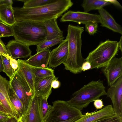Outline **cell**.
<instances>
[{
    "mask_svg": "<svg viewBox=\"0 0 122 122\" xmlns=\"http://www.w3.org/2000/svg\"><path fill=\"white\" fill-rule=\"evenodd\" d=\"M0 56H1V55H0Z\"/></svg>",
    "mask_w": 122,
    "mask_h": 122,
    "instance_id": "obj_47",
    "label": "cell"
},
{
    "mask_svg": "<svg viewBox=\"0 0 122 122\" xmlns=\"http://www.w3.org/2000/svg\"><path fill=\"white\" fill-rule=\"evenodd\" d=\"M0 113H2L6 115H10L7 112L5 108L0 103Z\"/></svg>",
    "mask_w": 122,
    "mask_h": 122,
    "instance_id": "obj_40",
    "label": "cell"
},
{
    "mask_svg": "<svg viewBox=\"0 0 122 122\" xmlns=\"http://www.w3.org/2000/svg\"><path fill=\"white\" fill-rule=\"evenodd\" d=\"M18 122H23L21 119V118L19 119Z\"/></svg>",
    "mask_w": 122,
    "mask_h": 122,
    "instance_id": "obj_45",
    "label": "cell"
},
{
    "mask_svg": "<svg viewBox=\"0 0 122 122\" xmlns=\"http://www.w3.org/2000/svg\"><path fill=\"white\" fill-rule=\"evenodd\" d=\"M115 114L112 105H108L99 111L82 114L80 118L74 122H95Z\"/></svg>",
    "mask_w": 122,
    "mask_h": 122,
    "instance_id": "obj_14",
    "label": "cell"
},
{
    "mask_svg": "<svg viewBox=\"0 0 122 122\" xmlns=\"http://www.w3.org/2000/svg\"><path fill=\"white\" fill-rule=\"evenodd\" d=\"M94 105L96 108L98 109H101L104 106L103 102L102 99H96L94 101Z\"/></svg>",
    "mask_w": 122,
    "mask_h": 122,
    "instance_id": "obj_33",
    "label": "cell"
},
{
    "mask_svg": "<svg viewBox=\"0 0 122 122\" xmlns=\"http://www.w3.org/2000/svg\"><path fill=\"white\" fill-rule=\"evenodd\" d=\"M0 20L11 26L16 22L12 5L6 4L0 5Z\"/></svg>",
    "mask_w": 122,
    "mask_h": 122,
    "instance_id": "obj_21",
    "label": "cell"
},
{
    "mask_svg": "<svg viewBox=\"0 0 122 122\" xmlns=\"http://www.w3.org/2000/svg\"><path fill=\"white\" fill-rule=\"evenodd\" d=\"M119 50L118 42L107 40L101 42L96 48L90 52L85 61L90 63L91 69L102 68L115 57Z\"/></svg>",
    "mask_w": 122,
    "mask_h": 122,
    "instance_id": "obj_5",
    "label": "cell"
},
{
    "mask_svg": "<svg viewBox=\"0 0 122 122\" xmlns=\"http://www.w3.org/2000/svg\"><path fill=\"white\" fill-rule=\"evenodd\" d=\"M106 95L103 81L100 79L93 80L74 92L67 102L69 105L81 111L90 103Z\"/></svg>",
    "mask_w": 122,
    "mask_h": 122,
    "instance_id": "obj_4",
    "label": "cell"
},
{
    "mask_svg": "<svg viewBox=\"0 0 122 122\" xmlns=\"http://www.w3.org/2000/svg\"><path fill=\"white\" fill-rule=\"evenodd\" d=\"M18 67L16 72L35 95L34 83L35 78L34 67L25 60H17Z\"/></svg>",
    "mask_w": 122,
    "mask_h": 122,
    "instance_id": "obj_12",
    "label": "cell"
},
{
    "mask_svg": "<svg viewBox=\"0 0 122 122\" xmlns=\"http://www.w3.org/2000/svg\"><path fill=\"white\" fill-rule=\"evenodd\" d=\"M73 4L71 0H56L53 3L41 6L14 7L13 9L16 21L30 20L43 22L59 18Z\"/></svg>",
    "mask_w": 122,
    "mask_h": 122,
    "instance_id": "obj_1",
    "label": "cell"
},
{
    "mask_svg": "<svg viewBox=\"0 0 122 122\" xmlns=\"http://www.w3.org/2000/svg\"><path fill=\"white\" fill-rule=\"evenodd\" d=\"M0 57V72L3 71V65L2 61Z\"/></svg>",
    "mask_w": 122,
    "mask_h": 122,
    "instance_id": "obj_44",
    "label": "cell"
},
{
    "mask_svg": "<svg viewBox=\"0 0 122 122\" xmlns=\"http://www.w3.org/2000/svg\"><path fill=\"white\" fill-rule=\"evenodd\" d=\"M95 122H122V117L115 114L113 116Z\"/></svg>",
    "mask_w": 122,
    "mask_h": 122,
    "instance_id": "obj_31",
    "label": "cell"
},
{
    "mask_svg": "<svg viewBox=\"0 0 122 122\" xmlns=\"http://www.w3.org/2000/svg\"><path fill=\"white\" fill-rule=\"evenodd\" d=\"M13 30L11 26L0 20V38L13 36Z\"/></svg>",
    "mask_w": 122,
    "mask_h": 122,
    "instance_id": "obj_29",
    "label": "cell"
},
{
    "mask_svg": "<svg viewBox=\"0 0 122 122\" xmlns=\"http://www.w3.org/2000/svg\"><path fill=\"white\" fill-rule=\"evenodd\" d=\"M13 3V1L11 0H1V4H6L12 5Z\"/></svg>",
    "mask_w": 122,
    "mask_h": 122,
    "instance_id": "obj_42",
    "label": "cell"
},
{
    "mask_svg": "<svg viewBox=\"0 0 122 122\" xmlns=\"http://www.w3.org/2000/svg\"><path fill=\"white\" fill-rule=\"evenodd\" d=\"M122 36H121L120 38L119 41L118 42V46L119 47V49L120 50L121 52H122Z\"/></svg>",
    "mask_w": 122,
    "mask_h": 122,
    "instance_id": "obj_43",
    "label": "cell"
},
{
    "mask_svg": "<svg viewBox=\"0 0 122 122\" xmlns=\"http://www.w3.org/2000/svg\"><path fill=\"white\" fill-rule=\"evenodd\" d=\"M84 31L83 27L70 24L68 26L66 39L68 42V54L63 64L65 69L75 74L81 72V66L85 61L81 51V35Z\"/></svg>",
    "mask_w": 122,
    "mask_h": 122,
    "instance_id": "obj_2",
    "label": "cell"
},
{
    "mask_svg": "<svg viewBox=\"0 0 122 122\" xmlns=\"http://www.w3.org/2000/svg\"><path fill=\"white\" fill-rule=\"evenodd\" d=\"M51 50L46 49L31 56L26 61L29 65L35 67L46 68L48 67Z\"/></svg>",
    "mask_w": 122,
    "mask_h": 122,
    "instance_id": "obj_18",
    "label": "cell"
},
{
    "mask_svg": "<svg viewBox=\"0 0 122 122\" xmlns=\"http://www.w3.org/2000/svg\"><path fill=\"white\" fill-rule=\"evenodd\" d=\"M56 0H24L23 7L30 8L42 6L53 3Z\"/></svg>",
    "mask_w": 122,
    "mask_h": 122,
    "instance_id": "obj_26",
    "label": "cell"
},
{
    "mask_svg": "<svg viewBox=\"0 0 122 122\" xmlns=\"http://www.w3.org/2000/svg\"><path fill=\"white\" fill-rule=\"evenodd\" d=\"M102 71L106 78L108 85H113L122 76V57H114L107 66L102 68Z\"/></svg>",
    "mask_w": 122,
    "mask_h": 122,
    "instance_id": "obj_10",
    "label": "cell"
},
{
    "mask_svg": "<svg viewBox=\"0 0 122 122\" xmlns=\"http://www.w3.org/2000/svg\"><path fill=\"white\" fill-rule=\"evenodd\" d=\"M39 99L40 110L44 122L46 119L52 106L48 104L46 97H38Z\"/></svg>",
    "mask_w": 122,
    "mask_h": 122,
    "instance_id": "obj_25",
    "label": "cell"
},
{
    "mask_svg": "<svg viewBox=\"0 0 122 122\" xmlns=\"http://www.w3.org/2000/svg\"><path fill=\"white\" fill-rule=\"evenodd\" d=\"M9 96L10 101L17 110L19 118H20L24 114L23 105L21 102L10 86Z\"/></svg>",
    "mask_w": 122,
    "mask_h": 122,
    "instance_id": "obj_23",
    "label": "cell"
},
{
    "mask_svg": "<svg viewBox=\"0 0 122 122\" xmlns=\"http://www.w3.org/2000/svg\"><path fill=\"white\" fill-rule=\"evenodd\" d=\"M111 4L106 0H84L81 5L84 12L88 13L92 10H99L106 5Z\"/></svg>",
    "mask_w": 122,
    "mask_h": 122,
    "instance_id": "obj_22",
    "label": "cell"
},
{
    "mask_svg": "<svg viewBox=\"0 0 122 122\" xmlns=\"http://www.w3.org/2000/svg\"><path fill=\"white\" fill-rule=\"evenodd\" d=\"M98 11L101 18V26L122 34L121 26L117 23L112 16L106 10L102 8Z\"/></svg>",
    "mask_w": 122,
    "mask_h": 122,
    "instance_id": "obj_19",
    "label": "cell"
},
{
    "mask_svg": "<svg viewBox=\"0 0 122 122\" xmlns=\"http://www.w3.org/2000/svg\"><path fill=\"white\" fill-rule=\"evenodd\" d=\"M57 19L53 18L43 22L47 33L46 40H49L63 37V32L58 25Z\"/></svg>",
    "mask_w": 122,
    "mask_h": 122,
    "instance_id": "obj_20",
    "label": "cell"
},
{
    "mask_svg": "<svg viewBox=\"0 0 122 122\" xmlns=\"http://www.w3.org/2000/svg\"><path fill=\"white\" fill-rule=\"evenodd\" d=\"M19 119L11 117L7 121L4 122H18Z\"/></svg>",
    "mask_w": 122,
    "mask_h": 122,
    "instance_id": "obj_41",
    "label": "cell"
},
{
    "mask_svg": "<svg viewBox=\"0 0 122 122\" xmlns=\"http://www.w3.org/2000/svg\"><path fill=\"white\" fill-rule=\"evenodd\" d=\"M1 4V0H0V5Z\"/></svg>",
    "mask_w": 122,
    "mask_h": 122,
    "instance_id": "obj_46",
    "label": "cell"
},
{
    "mask_svg": "<svg viewBox=\"0 0 122 122\" xmlns=\"http://www.w3.org/2000/svg\"><path fill=\"white\" fill-rule=\"evenodd\" d=\"M63 37L50 40H45L36 45L37 53L48 49L52 46L60 43L63 40Z\"/></svg>",
    "mask_w": 122,
    "mask_h": 122,
    "instance_id": "obj_24",
    "label": "cell"
},
{
    "mask_svg": "<svg viewBox=\"0 0 122 122\" xmlns=\"http://www.w3.org/2000/svg\"><path fill=\"white\" fill-rule=\"evenodd\" d=\"M3 54L6 58H9L10 56L6 49V46L0 38V54Z\"/></svg>",
    "mask_w": 122,
    "mask_h": 122,
    "instance_id": "obj_32",
    "label": "cell"
},
{
    "mask_svg": "<svg viewBox=\"0 0 122 122\" xmlns=\"http://www.w3.org/2000/svg\"><path fill=\"white\" fill-rule=\"evenodd\" d=\"M10 64L12 68L15 71H16L18 67V63L17 60L13 59L11 57L9 59Z\"/></svg>",
    "mask_w": 122,
    "mask_h": 122,
    "instance_id": "obj_34",
    "label": "cell"
},
{
    "mask_svg": "<svg viewBox=\"0 0 122 122\" xmlns=\"http://www.w3.org/2000/svg\"><path fill=\"white\" fill-rule=\"evenodd\" d=\"M91 65L89 62L85 61L83 63L81 67V71H85L91 69Z\"/></svg>",
    "mask_w": 122,
    "mask_h": 122,
    "instance_id": "obj_35",
    "label": "cell"
},
{
    "mask_svg": "<svg viewBox=\"0 0 122 122\" xmlns=\"http://www.w3.org/2000/svg\"><path fill=\"white\" fill-rule=\"evenodd\" d=\"M68 51L67 40L66 38L50 52L48 65L49 68H55L66 61Z\"/></svg>",
    "mask_w": 122,
    "mask_h": 122,
    "instance_id": "obj_13",
    "label": "cell"
},
{
    "mask_svg": "<svg viewBox=\"0 0 122 122\" xmlns=\"http://www.w3.org/2000/svg\"><path fill=\"white\" fill-rule=\"evenodd\" d=\"M61 22H74L78 24L85 25L90 23H101V20L99 15L91 14L80 11L69 10L62 15L60 18Z\"/></svg>",
    "mask_w": 122,
    "mask_h": 122,
    "instance_id": "obj_8",
    "label": "cell"
},
{
    "mask_svg": "<svg viewBox=\"0 0 122 122\" xmlns=\"http://www.w3.org/2000/svg\"><path fill=\"white\" fill-rule=\"evenodd\" d=\"M0 57L2 61L3 67V72L11 80L14 76L16 71H15L11 66L9 61V58L6 57L2 53H0Z\"/></svg>",
    "mask_w": 122,
    "mask_h": 122,
    "instance_id": "obj_27",
    "label": "cell"
},
{
    "mask_svg": "<svg viewBox=\"0 0 122 122\" xmlns=\"http://www.w3.org/2000/svg\"><path fill=\"white\" fill-rule=\"evenodd\" d=\"M11 117H12L8 115L0 113V122H5Z\"/></svg>",
    "mask_w": 122,
    "mask_h": 122,
    "instance_id": "obj_37",
    "label": "cell"
},
{
    "mask_svg": "<svg viewBox=\"0 0 122 122\" xmlns=\"http://www.w3.org/2000/svg\"><path fill=\"white\" fill-rule=\"evenodd\" d=\"M81 116L75 117L66 120L60 121L58 122H74L77 120L79 118H80L81 116Z\"/></svg>",
    "mask_w": 122,
    "mask_h": 122,
    "instance_id": "obj_39",
    "label": "cell"
},
{
    "mask_svg": "<svg viewBox=\"0 0 122 122\" xmlns=\"http://www.w3.org/2000/svg\"><path fill=\"white\" fill-rule=\"evenodd\" d=\"M58 79H55L52 82L51 84L52 87L54 89H57L59 88L60 86L61 83L60 82L57 80Z\"/></svg>",
    "mask_w": 122,
    "mask_h": 122,
    "instance_id": "obj_36",
    "label": "cell"
},
{
    "mask_svg": "<svg viewBox=\"0 0 122 122\" xmlns=\"http://www.w3.org/2000/svg\"><path fill=\"white\" fill-rule=\"evenodd\" d=\"M5 46L9 56L13 59L26 58L31 56L29 46L15 40L10 41Z\"/></svg>",
    "mask_w": 122,
    "mask_h": 122,
    "instance_id": "obj_15",
    "label": "cell"
},
{
    "mask_svg": "<svg viewBox=\"0 0 122 122\" xmlns=\"http://www.w3.org/2000/svg\"><path fill=\"white\" fill-rule=\"evenodd\" d=\"M52 104L44 122L66 120L82 114L81 111L69 105L67 101L57 100Z\"/></svg>",
    "mask_w": 122,
    "mask_h": 122,
    "instance_id": "obj_6",
    "label": "cell"
},
{
    "mask_svg": "<svg viewBox=\"0 0 122 122\" xmlns=\"http://www.w3.org/2000/svg\"><path fill=\"white\" fill-rule=\"evenodd\" d=\"M106 0L110 2L111 4H113L120 8H122V7L121 5L117 1L115 0Z\"/></svg>",
    "mask_w": 122,
    "mask_h": 122,
    "instance_id": "obj_38",
    "label": "cell"
},
{
    "mask_svg": "<svg viewBox=\"0 0 122 122\" xmlns=\"http://www.w3.org/2000/svg\"><path fill=\"white\" fill-rule=\"evenodd\" d=\"M21 118L23 122H44L40 111L38 97L34 96L28 110Z\"/></svg>",
    "mask_w": 122,
    "mask_h": 122,
    "instance_id": "obj_17",
    "label": "cell"
},
{
    "mask_svg": "<svg viewBox=\"0 0 122 122\" xmlns=\"http://www.w3.org/2000/svg\"><path fill=\"white\" fill-rule=\"evenodd\" d=\"M106 93L112 101L115 114L122 117V76L110 86Z\"/></svg>",
    "mask_w": 122,
    "mask_h": 122,
    "instance_id": "obj_11",
    "label": "cell"
},
{
    "mask_svg": "<svg viewBox=\"0 0 122 122\" xmlns=\"http://www.w3.org/2000/svg\"><path fill=\"white\" fill-rule=\"evenodd\" d=\"M9 81L10 86L22 103L24 115L30 106L33 97L35 95L16 72L12 78Z\"/></svg>",
    "mask_w": 122,
    "mask_h": 122,
    "instance_id": "obj_7",
    "label": "cell"
},
{
    "mask_svg": "<svg viewBox=\"0 0 122 122\" xmlns=\"http://www.w3.org/2000/svg\"><path fill=\"white\" fill-rule=\"evenodd\" d=\"M58 78L54 75L43 78L36 77L34 83L35 95L48 98L52 92V82Z\"/></svg>",
    "mask_w": 122,
    "mask_h": 122,
    "instance_id": "obj_16",
    "label": "cell"
},
{
    "mask_svg": "<svg viewBox=\"0 0 122 122\" xmlns=\"http://www.w3.org/2000/svg\"><path fill=\"white\" fill-rule=\"evenodd\" d=\"M98 23H90L85 25V30L91 35H93L97 31Z\"/></svg>",
    "mask_w": 122,
    "mask_h": 122,
    "instance_id": "obj_30",
    "label": "cell"
},
{
    "mask_svg": "<svg viewBox=\"0 0 122 122\" xmlns=\"http://www.w3.org/2000/svg\"><path fill=\"white\" fill-rule=\"evenodd\" d=\"M11 26L15 40L29 46H36L46 40L47 33L43 22L16 21Z\"/></svg>",
    "mask_w": 122,
    "mask_h": 122,
    "instance_id": "obj_3",
    "label": "cell"
},
{
    "mask_svg": "<svg viewBox=\"0 0 122 122\" xmlns=\"http://www.w3.org/2000/svg\"><path fill=\"white\" fill-rule=\"evenodd\" d=\"M34 67L35 77L43 78L49 76L54 74V70L51 68Z\"/></svg>",
    "mask_w": 122,
    "mask_h": 122,
    "instance_id": "obj_28",
    "label": "cell"
},
{
    "mask_svg": "<svg viewBox=\"0 0 122 122\" xmlns=\"http://www.w3.org/2000/svg\"><path fill=\"white\" fill-rule=\"evenodd\" d=\"M10 87L9 81L0 75V103L11 117L19 119L17 110L9 98Z\"/></svg>",
    "mask_w": 122,
    "mask_h": 122,
    "instance_id": "obj_9",
    "label": "cell"
}]
</instances>
